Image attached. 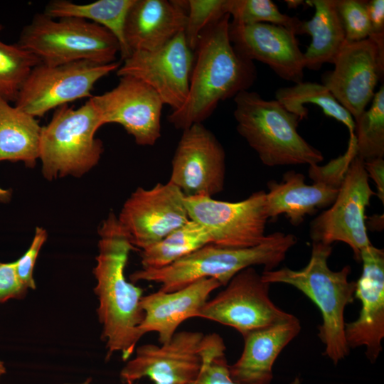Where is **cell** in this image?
<instances>
[{"mask_svg":"<svg viewBox=\"0 0 384 384\" xmlns=\"http://www.w3.org/2000/svg\"><path fill=\"white\" fill-rule=\"evenodd\" d=\"M221 287L213 278H203L171 292L159 290L142 296L140 306L144 313L139 332H155L161 344L170 341L178 327L186 320L198 317L210 294Z\"/></svg>","mask_w":384,"mask_h":384,"instance_id":"ffe728a7","label":"cell"},{"mask_svg":"<svg viewBox=\"0 0 384 384\" xmlns=\"http://www.w3.org/2000/svg\"><path fill=\"white\" fill-rule=\"evenodd\" d=\"M209 244L212 239L208 231L189 220L160 241L140 250L142 268L165 267Z\"/></svg>","mask_w":384,"mask_h":384,"instance_id":"4316f807","label":"cell"},{"mask_svg":"<svg viewBox=\"0 0 384 384\" xmlns=\"http://www.w3.org/2000/svg\"><path fill=\"white\" fill-rule=\"evenodd\" d=\"M236 129L268 166L318 164L324 156L298 132L299 117L276 100L245 90L234 98Z\"/></svg>","mask_w":384,"mask_h":384,"instance_id":"5b68a950","label":"cell"},{"mask_svg":"<svg viewBox=\"0 0 384 384\" xmlns=\"http://www.w3.org/2000/svg\"><path fill=\"white\" fill-rule=\"evenodd\" d=\"M6 373V368L4 363L0 359V380L1 377Z\"/></svg>","mask_w":384,"mask_h":384,"instance_id":"60d3db41","label":"cell"},{"mask_svg":"<svg viewBox=\"0 0 384 384\" xmlns=\"http://www.w3.org/2000/svg\"><path fill=\"white\" fill-rule=\"evenodd\" d=\"M228 0H188L183 35L189 48L194 52L201 33L228 13Z\"/></svg>","mask_w":384,"mask_h":384,"instance_id":"d6a6232c","label":"cell"},{"mask_svg":"<svg viewBox=\"0 0 384 384\" xmlns=\"http://www.w3.org/2000/svg\"><path fill=\"white\" fill-rule=\"evenodd\" d=\"M226 347L218 334H205L201 348L202 365L193 384H237L230 377L225 355ZM291 384H299L296 379Z\"/></svg>","mask_w":384,"mask_h":384,"instance_id":"1f68e13d","label":"cell"},{"mask_svg":"<svg viewBox=\"0 0 384 384\" xmlns=\"http://www.w3.org/2000/svg\"><path fill=\"white\" fill-rule=\"evenodd\" d=\"M301 329L299 320L292 315L242 336V352L238 361L229 366L231 378L237 384H270L276 359Z\"/></svg>","mask_w":384,"mask_h":384,"instance_id":"7402d4cb","label":"cell"},{"mask_svg":"<svg viewBox=\"0 0 384 384\" xmlns=\"http://www.w3.org/2000/svg\"><path fill=\"white\" fill-rule=\"evenodd\" d=\"M28 291L18 277L15 261H0V304L11 299H22Z\"/></svg>","mask_w":384,"mask_h":384,"instance_id":"d590c367","label":"cell"},{"mask_svg":"<svg viewBox=\"0 0 384 384\" xmlns=\"http://www.w3.org/2000/svg\"><path fill=\"white\" fill-rule=\"evenodd\" d=\"M355 122L357 156L364 161L384 156V86L375 92L371 105Z\"/></svg>","mask_w":384,"mask_h":384,"instance_id":"f1b7e54d","label":"cell"},{"mask_svg":"<svg viewBox=\"0 0 384 384\" xmlns=\"http://www.w3.org/2000/svg\"><path fill=\"white\" fill-rule=\"evenodd\" d=\"M41 129L36 117L0 98V161L33 167L40 156Z\"/></svg>","mask_w":384,"mask_h":384,"instance_id":"d4e9b609","label":"cell"},{"mask_svg":"<svg viewBox=\"0 0 384 384\" xmlns=\"http://www.w3.org/2000/svg\"><path fill=\"white\" fill-rule=\"evenodd\" d=\"M119 78L111 90L89 98L102 124H119L138 145H154L161 137L162 100L143 81L129 75Z\"/></svg>","mask_w":384,"mask_h":384,"instance_id":"2e32d148","label":"cell"},{"mask_svg":"<svg viewBox=\"0 0 384 384\" xmlns=\"http://www.w3.org/2000/svg\"><path fill=\"white\" fill-rule=\"evenodd\" d=\"M120 63L98 64L80 60L57 65L39 63L30 72L17 98L16 107L34 117L84 97H91L94 85L117 71Z\"/></svg>","mask_w":384,"mask_h":384,"instance_id":"ba28073f","label":"cell"},{"mask_svg":"<svg viewBox=\"0 0 384 384\" xmlns=\"http://www.w3.org/2000/svg\"><path fill=\"white\" fill-rule=\"evenodd\" d=\"M98 234L94 292L106 358L119 352L122 360L127 361L142 338L138 329L144 316L140 306L143 289L128 282L124 274L130 252L138 249L113 212L102 222Z\"/></svg>","mask_w":384,"mask_h":384,"instance_id":"6da1fadb","label":"cell"},{"mask_svg":"<svg viewBox=\"0 0 384 384\" xmlns=\"http://www.w3.org/2000/svg\"><path fill=\"white\" fill-rule=\"evenodd\" d=\"M322 76V84L354 120L372 101L384 73V41L371 38L346 42L334 63Z\"/></svg>","mask_w":384,"mask_h":384,"instance_id":"7c38bea8","label":"cell"},{"mask_svg":"<svg viewBox=\"0 0 384 384\" xmlns=\"http://www.w3.org/2000/svg\"><path fill=\"white\" fill-rule=\"evenodd\" d=\"M91 383V379L90 378H87V380H85L84 382L82 383H65V384H90ZM133 384H140V383H134Z\"/></svg>","mask_w":384,"mask_h":384,"instance_id":"b9f144b4","label":"cell"},{"mask_svg":"<svg viewBox=\"0 0 384 384\" xmlns=\"http://www.w3.org/2000/svg\"><path fill=\"white\" fill-rule=\"evenodd\" d=\"M285 2L287 4L289 8H297L299 5L302 4L304 1H285Z\"/></svg>","mask_w":384,"mask_h":384,"instance_id":"ab89813d","label":"cell"},{"mask_svg":"<svg viewBox=\"0 0 384 384\" xmlns=\"http://www.w3.org/2000/svg\"><path fill=\"white\" fill-rule=\"evenodd\" d=\"M229 38L241 57L267 65L284 80L295 84L303 82L304 53L291 31L265 23L240 25L230 22Z\"/></svg>","mask_w":384,"mask_h":384,"instance_id":"d6986e66","label":"cell"},{"mask_svg":"<svg viewBox=\"0 0 384 384\" xmlns=\"http://www.w3.org/2000/svg\"><path fill=\"white\" fill-rule=\"evenodd\" d=\"M184 198L182 191L169 181L149 189L138 187L124 202L117 218L132 244L141 250L190 220Z\"/></svg>","mask_w":384,"mask_h":384,"instance_id":"4fadbf2b","label":"cell"},{"mask_svg":"<svg viewBox=\"0 0 384 384\" xmlns=\"http://www.w3.org/2000/svg\"><path fill=\"white\" fill-rule=\"evenodd\" d=\"M47 238V231L41 227H36L35 235L28 249L15 261L18 277L28 290L36 288L33 278V269L40 250Z\"/></svg>","mask_w":384,"mask_h":384,"instance_id":"e575fe53","label":"cell"},{"mask_svg":"<svg viewBox=\"0 0 384 384\" xmlns=\"http://www.w3.org/2000/svg\"><path fill=\"white\" fill-rule=\"evenodd\" d=\"M275 100L297 115L299 120L308 115L309 110L304 104H314L322 110L325 115L343 123L348 128L350 136L355 134L353 117L323 84L302 82L290 87H280L275 92Z\"/></svg>","mask_w":384,"mask_h":384,"instance_id":"83f0119b","label":"cell"},{"mask_svg":"<svg viewBox=\"0 0 384 384\" xmlns=\"http://www.w3.org/2000/svg\"><path fill=\"white\" fill-rule=\"evenodd\" d=\"M11 197V191L0 187V202L8 203Z\"/></svg>","mask_w":384,"mask_h":384,"instance_id":"f35d334b","label":"cell"},{"mask_svg":"<svg viewBox=\"0 0 384 384\" xmlns=\"http://www.w3.org/2000/svg\"><path fill=\"white\" fill-rule=\"evenodd\" d=\"M376 195L368 183L364 161L357 155L352 159L331 207L310 224L312 242L331 245L347 244L356 260L361 262V250L370 245L366 225V209Z\"/></svg>","mask_w":384,"mask_h":384,"instance_id":"9c48e42d","label":"cell"},{"mask_svg":"<svg viewBox=\"0 0 384 384\" xmlns=\"http://www.w3.org/2000/svg\"><path fill=\"white\" fill-rule=\"evenodd\" d=\"M102 126L90 100L78 109L68 105L57 108L41 129L39 159L43 176L48 180L78 177L95 166L104 150L102 141L95 137Z\"/></svg>","mask_w":384,"mask_h":384,"instance_id":"52a82bcc","label":"cell"},{"mask_svg":"<svg viewBox=\"0 0 384 384\" xmlns=\"http://www.w3.org/2000/svg\"><path fill=\"white\" fill-rule=\"evenodd\" d=\"M366 7L371 26L369 37L384 39V1H366Z\"/></svg>","mask_w":384,"mask_h":384,"instance_id":"8d00e7d4","label":"cell"},{"mask_svg":"<svg viewBox=\"0 0 384 384\" xmlns=\"http://www.w3.org/2000/svg\"><path fill=\"white\" fill-rule=\"evenodd\" d=\"M270 284L253 267L235 274L225 288L208 299L198 313L206 319L235 329L242 336L289 319V314L270 297Z\"/></svg>","mask_w":384,"mask_h":384,"instance_id":"8fae6325","label":"cell"},{"mask_svg":"<svg viewBox=\"0 0 384 384\" xmlns=\"http://www.w3.org/2000/svg\"><path fill=\"white\" fill-rule=\"evenodd\" d=\"M341 21L346 41L353 43L368 38L371 26L368 15L366 1L335 0Z\"/></svg>","mask_w":384,"mask_h":384,"instance_id":"836d02e7","label":"cell"},{"mask_svg":"<svg viewBox=\"0 0 384 384\" xmlns=\"http://www.w3.org/2000/svg\"><path fill=\"white\" fill-rule=\"evenodd\" d=\"M204 334L176 332L169 342L158 346L146 343L136 348L135 356L120 371L125 384L148 378L154 384H193L202 365Z\"/></svg>","mask_w":384,"mask_h":384,"instance_id":"9a60e30c","label":"cell"},{"mask_svg":"<svg viewBox=\"0 0 384 384\" xmlns=\"http://www.w3.org/2000/svg\"><path fill=\"white\" fill-rule=\"evenodd\" d=\"M225 177V153L215 134L203 123L183 130L169 181L186 197H213L223 191Z\"/></svg>","mask_w":384,"mask_h":384,"instance_id":"5bb4252c","label":"cell"},{"mask_svg":"<svg viewBox=\"0 0 384 384\" xmlns=\"http://www.w3.org/2000/svg\"><path fill=\"white\" fill-rule=\"evenodd\" d=\"M230 19L229 14L225 15L199 37L186 101L167 116L176 129L183 131L203 123L220 101L249 90L257 79L254 63L241 57L230 42Z\"/></svg>","mask_w":384,"mask_h":384,"instance_id":"7a4b0ae2","label":"cell"},{"mask_svg":"<svg viewBox=\"0 0 384 384\" xmlns=\"http://www.w3.org/2000/svg\"><path fill=\"white\" fill-rule=\"evenodd\" d=\"M187 9V1L134 0L124 31L129 54L156 50L183 32Z\"/></svg>","mask_w":384,"mask_h":384,"instance_id":"44dd1931","label":"cell"},{"mask_svg":"<svg viewBox=\"0 0 384 384\" xmlns=\"http://www.w3.org/2000/svg\"><path fill=\"white\" fill-rule=\"evenodd\" d=\"M292 234L274 232L265 236L257 245L245 248L223 247L209 244L158 269H140L129 275L131 282L141 281L161 284L159 290H178L203 278H213L226 286L240 271L263 265L264 271L273 270L297 243Z\"/></svg>","mask_w":384,"mask_h":384,"instance_id":"277c9868","label":"cell"},{"mask_svg":"<svg viewBox=\"0 0 384 384\" xmlns=\"http://www.w3.org/2000/svg\"><path fill=\"white\" fill-rule=\"evenodd\" d=\"M16 43L47 65L80 60L105 65L116 62L120 53L118 40L106 28L78 18H53L44 13L34 15Z\"/></svg>","mask_w":384,"mask_h":384,"instance_id":"8992f818","label":"cell"},{"mask_svg":"<svg viewBox=\"0 0 384 384\" xmlns=\"http://www.w3.org/2000/svg\"><path fill=\"white\" fill-rule=\"evenodd\" d=\"M184 202L190 220L208 231L213 245L250 247L260 244L266 236L268 217L265 191H255L237 202L206 196H185Z\"/></svg>","mask_w":384,"mask_h":384,"instance_id":"30bf717a","label":"cell"},{"mask_svg":"<svg viewBox=\"0 0 384 384\" xmlns=\"http://www.w3.org/2000/svg\"><path fill=\"white\" fill-rule=\"evenodd\" d=\"M194 54L181 32L154 51H134L116 71L118 77H134L151 87L172 111L181 107L188 95Z\"/></svg>","mask_w":384,"mask_h":384,"instance_id":"e0dca14e","label":"cell"},{"mask_svg":"<svg viewBox=\"0 0 384 384\" xmlns=\"http://www.w3.org/2000/svg\"><path fill=\"white\" fill-rule=\"evenodd\" d=\"M362 273L356 282L355 298L361 303L358 316L346 323L348 348H366V356L375 363L384 338V250L370 245L361 252Z\"/></svg>","mask_w":384,"mask_h":384,"instance_id":"ac0fdd59","label":"cell"},{"mask_svg":"<svg viewBox=\"0 0 384 384\" xmlns=\"http://www.w3.org/2000/svg\"><path fill=\"white\" fill-rule=\"evenodd\" d=\"M134 0H98L88 4H77L68 0H53L45 7L46 15L59 18L74 17L95 23L109 30L120 45L122 60L130 54L124 41V24L128 11Z\"/></svg>","mask_w":384,"mask_h":384,"instance_id":"484cf974","label":"cell"},{"mask_svg":"<svg viewBox=\"0 0 384 384\" xmlns=\"http://www.w3.org/2000/svg\"><path fill=\"white\" fill-rule=\"evenodd\" d=\"M228 13L235 24L270 23L303 34V21L282 13L270 0H228Z\"/></svg>","mask_w":384,"mask_h":384,"instance_id":"4dcf8cb0","label":"cell"},{"mask_svg":"<svg viewBox=\"0 0 384 384\" xmlns=\"http://www.w3.org/2000/svg\"><path fill=\"white\" fill-rule=\"evenodd\" d=\"M331 252V245L312 242L311 257L304 267L263 271L261 277L270 284L293 286L316 304L322 316L318 336L324 345V355L336 365L350 352L345 338L344 311L355 299L356 284L348 279L349 265L338 271L329 268L328 259Z\"/></svg>","mask_w":384,"mask_h":384,"instance_id":"3957f363","label":"cell"},{"mask_svg":"<svg viewBox=\"0 0 384 384\" xmlns=\"http://www.w3.org/2000/svg\"><path fill=\"white\" fill-rule=\"evenodd\" d=\"M368 176L375 183L378 196L384 203V161L383 158H376L364 161Z\"/></svg>","mask_w":384,"mask_h":384,"instance_id":"74e56055","label":"cell"},{"mask_svg":"<svg viewBox=\"0 0 384 384\" xmlns=\"http://www.w3.org/2000/svg\"><path fill=\"white\" fill-rule=\"evenodd\" d=\"M305 2L315 9L313 17L303 21V34L311 36V43L304 53L305 68L317 70L324 63L334 64L346 43V36L335 0Z\"/></svg>","mask_w":384,"mask_h":384,"instance_id":"cb8c5ba5","label":"cell"},{"mask_svg":"<svg viewBox=\"0 0 384 384\" xmlns=\"http://www.w3.org/2000/svg\"><path fill=\"white\" fill-rule=\"evenodd\" d=\"M4 28L0 23V32ZM41 62L17 43L6 44L0 40V98L15 102L31 70Z\"/></svg>","mask_w":384,"mask_h":384,"instance_id":"f546056e","label":"cell"},{"mask_svg":"<svg viewBox=\"0 0 384 384\" xmlns=\"http://www.w3.org/2000/svg\"><path fill=\"white\" fill-rule=\"evenodd\" d=\"M305 183V177L294 171H288L282 181L271 180L267 183L266 210L268 219L275 220L284 214L294 226H298L306 215L314 213L318 208L331 206L341 186L321 179Z\"/></svg>","mask_w":384,"mask_h":384,"instance_id":"603a6c76","label":"cell"}]
</instances>
